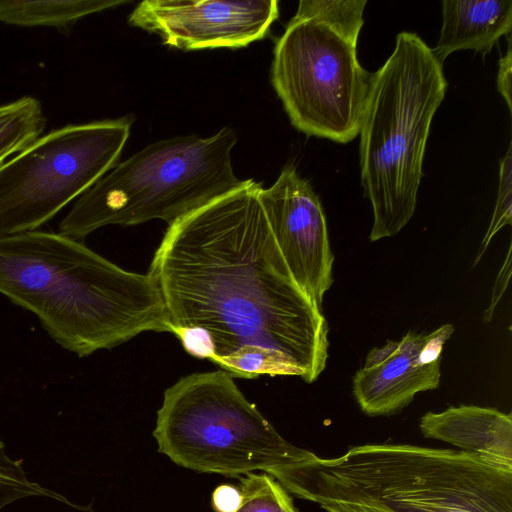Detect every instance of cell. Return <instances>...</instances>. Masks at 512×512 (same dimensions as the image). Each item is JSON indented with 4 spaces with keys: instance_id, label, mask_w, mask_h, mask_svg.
Listing matches in <instances>:
<instances>
[{
    "instance_id": "6da1fadb",
    "label": "cell",
    "mask_w": 512,
    "mask_h": 512,
    "mask_svg": "<svg viewBox=\"0 0 512 512\" xmlns=\"http://www.w3.org/2000/svg\"><path fill=\"white\" fill-rule=\"evenodd\" d=\"M252 179L168 225L148 274L183 348L233 378L314 382L328 358L321 307L292 278Z\"/></svg>"
},
{
    "instance_id": "7a4b0ae2",
    "label": "cell",
    "mask_w": 512,
    "mask_h": 512,
    "mask_svg": "<svg viewBox=\"0 0 512 512\" xmlns=\"http://www.w3.org/2000/svg\"><path fill=\"white\" fill-rule=\"evenodd\" d=\"M0 294L33 313L58 345L78 357L146 331L171 333L148 273L126 271L59 232L0 237Z\"/></svg>"
},
{
    "instance_id": "3957f363",
    "label": "cell",
    "mask_w": 512,
    "mask_h": 512,
    "mask_svg": "<svg viewBox=\"0 0 512 512\" xmlns=\"http://www.w3.org/2000/svg\"><path fill=\"white\" fill-rule=\"evenodd\" d=\"M287 492L316 504L363 503L392 512H512V467L477 454L410 444L313 452L271 470Z\"/></svg>"
},
{
    "instance_id": "277c9868",
    "label": "cell",
    "mask_w": 512,
    "mask_h": 512,
    "mask_svg": "<svg viewBox=\"0 0 512 512\" xmlns=\"http://www.w3.org/2000/svg\"><path fill=\"white\" fill-rule=\"evenodd\" d=\"M442 66L416 33L402 31L373 73L359 131L371 241L396 235L414 214L430 126L447 89Z\"/></svg>"
},
{
    "instance_id": "5b68a950",
    "label": "cell",
    "mask_w": 512,
    "mask_h": 512,
    "mask_svg": "<svg viewBox=\"0 0 512 512\" xmlns=\"http://www.w3.org/2000/svg\"><path fill=\"white\" fill-rule=\"evenodd\" d=\"M235 131L176 136L118 162L74 203L58 232L83 241L107 225L176 220L239 187L231 152Z\"/></svg>"
},
{
    "instance_id": "8992f818",
    "label": "cell",
    "mask_w": 512,
    "mask_h": 512,
    "mask_svg": "<svg viewBox=\"0 0 512 512\" xmlns=\"http://www.w3.org/2000/svg\"><path fill=\"white\" fill-rule=\"evenodd\" d=\"M153 436L175 464L229 477L269 473L310 453L282 437L223 370L192 373L166 389Z\"/></svg>"
},
{
    "instance_id": "52a82bcc",
    "label": "cell",
    "mask_w": 512,
    "mask_h": 512,
    "mask_svg": "<svg viewBox=\"0 0 512 512\" xmlns=\"http://www.w3.org/2000/svg\"><path fill=\"white\" fill-rule=\"evenodd\" d=\"M130 117L71 124L0 166V237L37 230L117 163Z\"/></svg>"
},
{
    "instance_id": "ba28073f",
    "label": "cell",
    "mask_w": 512,
    "mask_h": 512,
    "mask_svg": "<svg viewBox=\"0 0 512 512\" xmlns=\"http://www.w3.org/2000/svg\"><path fill=\"white\" fill-rule=\"evenodd\" d=\"M356 45L315 20L288 22L270 76L297 130L342 144L359 135L373 73L359 63Z\"/></svg>"
},
{
    "instance_id": "9c48e42d",
    "label": "cell",
    "mask_w": 512,
    "mask_h": 512,
    "mask_svg": "<svg viewBox=\"0 0 512 512\" xmlns=\"http://www.w3.org/2000/svg\"><path fill=\"white\" fill-rule=\"evenodd\" d=\"M278 4L277 0H145L132 10L128 22L176 49H235L266 36L279 16Z\"/></svg>"
},
{
    "instance_id": "30bf717a",
    "label": "cell",
    "mask_w": 512,
    "mask_h": 512,
    "mask_svg": "<svg viewBox=\"0 0 512 512\" xmlns=\"http://www.w3.org/2000/svg\"><path fill=\"white\" fill-rule=\"evenodd\" d=\"M279 252L297 285L321 307L333 282L325 214L311 184L293 164L269 188L258 192Z\"/></svg>"
},
{
    "instance_id": "8fae6325",
    "label": "cell",
    "mask_w": 512,
    "mask_h": 512,
    "mask_svg": "<svg viewBox=\"0 0 512 512\" xmlns=\"http://www.w3.org/2000/svg\"><path fill=\"white\" fill-rule=\"evenodd\" d=\"M453 332L451 324H444L430 333L410 331L398 341L373 348L353 377V395L362 412L394 414L417 393L436 389L443 347Z\"/></svg>"
},
{
    "instance_id": "7c38bea8",
    "label": "cell",
    "mask_w": 512,
    "mask_h": 512,
    "mask_svg": "<svg viewBox=\"0 0 512 512\" xmlns=\"http://www.w3.org/2000/svg\"><path fill=\"white\" fill-rule=\"evenodd\" d=\"M419 427L427 438L512 467L510 413L476 405L451 406L441 412L425 413Z\"/></svg>"
},
{
    "instance_id": "4fadbf2b",
    "label": "cell",
    "mask_w": 512,
    "mask_h": 512,
    "mask_svg": "<svg viewBox=\"0 0 512 512\" xmlns=\"http://www.w3.org/2000/svg\"><path fill=\"white\" fill-rule=\"evenodd\" d=\"M442 27L432 49L443 64L453 52L489 53L501 36L511 33V0H444Z\"/></svg>"
},
{
    "instance_id": "5bb4252c",
    "label": "cell",
    "mask_w": 512,
    "mask_h": 512,
    "mask_svg": "<svg viewBox=\"0 0 512 512\" xmlns=\"http://www.w3.org/2000/svg\"><path fill=\"white\" fill-rule=\"evenodd\" d=\"M129 2L130 0H0V22L24 27L65 28L83 17Z\"/></svg>"
},
{
    "instance_id": "9a60e30c",
    "label": "cell",
    "mask_w": 512,
    "mask_h": 512,
    "mask_svg": "<svg viewBox=\"0 0 512 512\" xmlns=\"http://www.w3.org/2000/svg\"><path fill=\"white\" fill-rule=\"evenodd\" d=\"M46 124L42 104L35 97L0 105V166L38 139Z\"/></svg>"
},
{
    "instance_id": "2e32d148",
    "label": "cell",
    "mask_w": 512,
    "mask_h": 512,
    "mask_svg": "<svg viewBox=\"0 0 512 512\" xmlns=\"http://www.w3.org/2000/svg\"><path fill=\"white\" fill-rule=\"evenodd\" d=\"M366 4L365 0H301L294 16L315 20L357 44Z\"/></svg>"
},
{
    "instance_id": "e0dca14e",
    "label": "cell",
    "mask_w": 512,
    "mask_h": 512,
    "mask_svg": "<svg viewBox=\"0 0 512 512\" xmlns=\"http://www.w3.org/2000/svg\"><path fill=\"white\" fill-rule=\"evenodd\" d=\"M241 503L236 512H297L286 489L268 473L241 479Z\"/></svg>"
},
{
    "instance_id": "ac0fdd59",
    "label": "cell",
    "mask_w": 512,
    "mask_h": 512,
    "mask_svg": "<svg viewBox=\"0 0 512 512\" xmlns=\"http://www.w3.org/2000/svg\"><path fill=\"white\" fill-rule=\"evenodd\" d=\"M33 496H45L59 501L65 497L29 479L23 461L11 458L0 440V511L9 504Z\"/></svg>"
},
{
    "instance_id": "d6986e66",
    "label": "cell",
    "mask_w": 512,
    "mask_h": 512,
    "mask_svg": "<svg viewBox=\"0 0 512 512\" xmlns=\"http://www.w3.org/2000/svg\"><path fill=\"white\" fill-rule=\"evenodd\" d=\"M512 223V145L509 144L506 154L500 160L499 186L496 204L488 229L481 242L472 266L476 265L484 255L489 243L496 233Z\"/></svg>"
},
{
    "instance_id": "ffe728a7",
    "label": "cell",
    "mask_w": 512,
    "mask_h": 512,
    "mask_svg": "<svg viewBox=\"0 0 512 512\" xmlns=\"http://www.w3.org/2000/svg\"><path fill=\"white\" fill-rule=\"evenodd\" d=\"M211 503L215 512H236L241 503L240 489L230 484L219 485L212 493Z\"/></svg>"
},
{
    "instance_id": "44dd1931",
    "label": "cell",
    "mask_w": 512,
    "mask_h": 512,
    "mask_svg": "<svg viewBox=\"0 0 512 512\" xmlns=\"http://www.w3.org/2000/svg\"><path fill=\"white\" fill-rule=\"evenodd\" d=\"M508 47L506 54L500 58L497 75V90L502 95L509 111H512L511 102V73H512V51H511V33L507 34Z\"/></svg>"
},
{
    "instance_id": "7402d4cb",
    "label": "cell",
    "mask_w": 512,
    "mask_h": 512,
    "mask_svg": "<svg viewBox=\"0 0 512 512\" xmlns=\"http://www.w3.org/2000/svg\"><path fill=\"white\" fill-rule=\"evenodd\" d=\"M510 275H511V245H509L506 259H505L503 266L501 267V269L498 273V276L496 278L495 285L492 290L491 302L484 314L485 321H490L492 319L495 307L498 304V302L500 301L503 293L505 292V290L507 288Z\"/></svg>"
},
{
    "instance_id": "603a6c76",
    "label": "cell",
    "mask_w": 512,
    "mask_h": 512,
    "mask_svg": "<svg viewBox=\"0 0 512 512\" xmlns=\"http://www.w3.org/2000/svg\"><path fill=\"white\" fill-rule=\"evenodd\" d=\"M319 506L325 512H392L380 506L363 503L328 502L321 503Z\"/></svg>"
}]
</instances>
